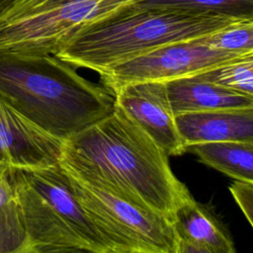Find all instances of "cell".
Returning <instances> with one entry per match:
<instances>
[{"label": "cell", "mask_w": 253, "mask_h": 253, "mask_svg": "<svg viewBox=\"0 0 253 253\" xmlns=\"http://www.w3.org/2000/svg\"><path fill=\"white\" fill-rule=\"evenodd\" d=\"M60 164L80 180L170 220L191 195L172 172L166 152L117 104L64 141Z\"/></svg>", "instance_id": "cell-1"}, {"label": "cell", "mask_w": 253, "mask_h": 253, "mask_svg": "<svg viewBox=\"0 0 253 253\" xmlns=\"http://www.w3.org/2000/svg\"><path fill=\"white\" fill-rule=\"evenodd\" d=\"M51 54L0 50V97L65 141L107 117L115 96Z\"/></svg>", "instance_id": "cell-2"}, {"label": "cell", "mask_w": 253, "mask_h": 253, "mask_svg": "<svg viewBox=\"0 0 253 253\" xmlns=\"http://www.w3.org/2000/svg\"><path fill=\"white\" fill-rule=\"evenodd\" d=\"M244 20L227 15H192L132 3L79 30L55 56L98 73L152 49L202 38Z\"/></svg>", "instance_id": "cell-3"}, {"label": "cell", "mask_w": 253, "mask_h": 253, "mask_svg": "<svg viewBox=\"0 0 253 253\" xmlns=\"http://www.w3.org/2000/svg\"><path fill=\"white\" fill-rule=\"evenodd\" d=\"M13 177L26 232L25 253H111L76 199L60 162L14 168Z\"/></svg>", "instance_id": "cell-4"}, {"label": "cell", "mask_w": 253, "mask_h": 253, "mask_svg": "<svg viewBox=\"0 0 253 253\" xmlns=\"http://www.w3.org/2000/svg\"><path fill=\"white\" fill-rule=\"evenodd\" d=\"M134 0H14L0 13V50L55 55L84 26Z\"/></svg>", "instance_id": "cell-5"}, {"label": "cell", "mask_w": 253, "mask_h": 253, "mask_svg": "<svg viewBox=\"0 0 253 253\" xmlns=\"http://www.w3.org/2000/svg\"><path fill=\"white\" fill-rule=\"evenodd\" d=\"M66 173L76 199L111 253H177L172 220Z\"/></svg>", "instance_id": "cell-6"}, {"label": "cell", "mask_w": 253, "mask_h": 253, "mask_svg": "<svg viewBox=\"0 0 253 253\" xmlns=\"http://www.w3.org/2000/svg\"><path fill=\"white\" fill-rule=\"evenodd\" d=\"M253 54V53H251ZM250 54L210 47L200 38L162 45L102 72L105 87L113 94L120 87L140 81H169L192 76Z\"/></svg>", "instance_id": "cell-7"}, {"label": "cell", "mask_w": 253, "mask_h": 253, "mask_svg": "<svg viewBox=\"0 0 253 253\" xmlns=\"http://www.w3.org/2000/svg\"><path fill=\"white\" fill-rule=\"evenodd\" d=\"M121 107L165 152L177 156L186 150L175 122L164 81L126 84L114 92Z\"/></svg>", "instance_id": "cell-8"}, {"label": "cell", "mask_w": 253, "mask_h": 253, "mask_svg": "<svg viewBox=\"0 0 253 253\" xmlns=\"http://www.w3.org/2000/svg\"><path fill=\"white\" fill-rule=\"evenodd\" d=\"M64 141L49 134L0 97V163L39 168L60 162Z\"/></svg>", "instance_id": "cell-9"}, {"label": "cell", "mask_w": 253, "mask_h": 253, "mask_svg": "<svg viewBox=\"0 0 253 253\" xmlns=\"http://www.w3.org/2000/svg\"><path fill=\"white\" fill-rule=\"evenodd\" d=\"M178 236L177 253H234L233 240L218 217L188 196L172 219Z\"/></svg>", "instance_id": "cell-10"}, {"label": "cell", "mask_w": 253, "mask_h": 253, "mask_svg": "<svg viewBox=\"0 0 253 253\" xmlns=\"http://www.w3.org/2000/svg\"><path fill=\"white\" fill-rule=\"evenodd\" d=\"M186 146L224 140L253 141V109H225L175 116Z\"/></svg>", "instance_id": "cell-11"}, {"label": "cell", "mask_w": 253, "mask_h": 253, "mask_svg": "<svg viewBox=\"0 0 253 253\" xmlns=\"http://www.w3.org/2000/svg\"><path fill=\"white\" fill-rule=\"evenodd\" d=\"M165 83L175 116L211 110L253 109V96L228 90L197 75L181 77Z\"/></svg>", "instance_id": "cell-12"}, {"label": "cell", "mask_w": 253, "mask_h": 253, "mask_svg": "<svg viewBox=\"0 0 253 253\" xmlns=\"http://www.w3.org/2000/svg\"><path fill=\"white\" fill-rule=\"evenodd\" d=\"M200 161L234 180L253 181V141L224 140L186 146Z\"/></svg>", "instance_id": "cell-13"}, {"label": "cell", "mask_w": 253, "mask_h": 253, "mask_svg": "<svg viewBox=\"0 0 253 253\" xmlns=\"http://www.w3.org/2000/svg\"><path fill=\"white\" fill-rule=\"evenodd\" d=\"M13 170L0 163V253H25L26 232Z\"/></svg>", "instance_id": "cell-14"}, {"label": "cell", "mask_w": 253, "mask_h": 253, "mask_svg": "<svg viewBox=\"0 0 253 253\" xmlns=\"http://www.w3.org/2000/svg\"><path fill=\"white\" fill-rule=\"evenodd\" d=\"M134 6L192 15H227L253 19V0H134Z\"/></svg>", "instance_id": "cell-15"}, {"label": "cell", "mask_w": 253, "mask_h": 253, "mask_svg": "<svg viewBox=\"0 0 253 253\" xmlns=\"http://www.w3.org/2000/svg\"><path fill=\"white\" fill-rule=\"evenodd\" d=\"M195 75L228 90L253 96V54Z\"/></svg>", "instance_id": "cell-16"}, {"label": "cell", "mask_w": 253, "mask_h": 253, "mask_svg": "<svg viewBox=\"0 0 253 253\" xmlns=\"http://www.w3.org/2000/svg\"><path fill=\"white\" fill-rule=\"evenodd\" d=\"M210 47L238 53H253V19L237 21L221 30L200 38Z\"/></svg>", "instance_id": "cell-17"}, {"label": "cell", "mask_w": 253, "mask_h": 253, "mask_svg": "<svg viewBox=\"0 0 253 253\" xmlns=\"http://www.w3.org/2000/svg\"><path fill=\"white\" fill-rule=\"evenodd\" d=\"M229 191L248 222L253 225V181L235 180Z\"/></svg>", "instance_id": "cell-18"}, {"label": "cell", "mask_w": 253, "mask_h": 253, "mask_svg": "<svg viewBox=\"0 0 253 253\" xmlns=\"http://www.w3.org/2000/svg\"><path fill=\"white\" fill-rule=\"evenodd\" d=\"M14 0H0V13H2L5 9H7Z\"/></svg>", "instance_id": "cell-19"}]
</instances>
